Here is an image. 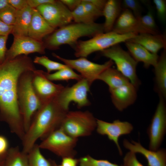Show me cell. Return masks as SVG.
Segmentation results:
<instances>
[{
  "instance_id": "cell-38",
  "label": "cell",
  "mask_w": 166,
  "mask_h": 166,
  "mask_svg": "<svg viewBox=\"0 0 166 166\" xmlns=\"http://www.w3.org/2000/svg\"><path fill=\"white\" fill-rule=\"evenodd\" d=\"M8 36H0V64L5 60L7 51L6 43Z\"/></svg>"
},
{
  "instance_id": "cell-8",
  "label": "cell",
  "mask_w": 166,
  "mask_h": 166,
  "mask_svg": "<svg viewBox=\"0 0 166 166\" xmlns=\"http://www.w3.org/2000/svg\"><path fill=\"white\" fill-rule=\"evenodd\" d=\"M77 141L78 138L69 136L59 128L42 140L38 146L41 149L49 151L62 158L74 157L77 153L75 148Z\"/></svg>"
},
{
  "instance_id": "cell-17",
  "label": "cell",
  "mask_w": 166,
  "mask_h": 166,
  "mask_svg": "<svg viewBox=\"0 0 166 166\" xmlns=\"http://www.w3.org/2000/svg\"><path fill=\"white\" fill-rule=\"evenodd\" d=\"M137 89L129 82L117 88L109 89L112 102L115 107L122 111L133 104L137 98Z\"/></svg>"
},
{
  "instance_id": "cell-16",
  "label": "cell",
  "mask_w": 166,
  "mask_h": 166,
  "mask_svg": "<svg viewBox=\"0 0 166 166\" xmlns=\"http://www.w3.org/2000/svg\"><path fill=\"white\" fill-rule=\"evenodd\" d=\"M123 144L124 148L130 151L142 155L147 161V166H166V151L165 149H159L156 151L148 150L139 142L132 140L130 143L126 139L123 140Z\"/></svg>"
},
{
  "instance_id": "cell-11",
  "label": "cell",
  "mask_w": 166,
  "mask_h": 166,
  "mask_svg": "<svg viewBox=\"0 0 166 166\" xmlns=\"http://www.w3.org/2000/svg\"><path fill=\"white\" fill-rule=\"evenodd\" d=\"M166 131V107L165 99L159 96L158 103L147 130L150 141L149 150L156 151L159 149Z\"/></svg>"
},
{
  "instance_id": "cell-28",
  "label": "cell",
  "mask_w": 166,
  "mask_h": 166,
  "mask_svg": "<svg viewBox=\"0 0 166 166\" xmlns=\"http://www.w3.org/2000/svg\"><path fill=\"white\" fill-rule=\"evenodd\" d=\"M40 150L38 144H35L28 153L30 166H56L55 162L45 157Z\"/></svg>"
},
{
  "instance_id": "cell-18",
  "label": "cell",
  "mask_w": 166,
  "mask_h": 166,
  "mask_svg": "<svg viewBox=\"0 0 166 166\" xmlns=\"http://www.w3.org/2000/svg\"><path fill=\"white\" fill-rule=\"evenodd\" d=\"M112 31L120 34L143 33L137 18L130 10L124 9L117 19Z\"/></svg>"
},
{
  "instance_id": "cell-20",
  "label": "cell",
  "mask_w": 166,
  "mask_h": 166,
  "mask_svg": "<svg viewBox=\"0 0 166 166\" xmlns=\"http://www.w3.org/2000/svg\"><path fill=\"white\" fill-rule=\"evenodd\" d=\"M55 30L48 23L36 9H34L28 31L29 37L42 41L44 38Z\"/></svg>"
},
{
  "instance_id": "cell-25",
  "label": "cell",
  "mask_w": 166,
  "mask_h": 166,
  "mask_svg": "<svg viewBox=\"0 0 166 166\" xmlns=\"http://www.w3.org/2000/svg\"><path fill=\"white\" fill-rule=\"evenodd\" d=\"M97 80L107 84L109 89H114L130 82L128 78L117 69L112 67L103 71L99 76Z\"/></svg>"
},
{
  "instance_id": "cell-10",
  "label": "cell",
  "mask_w": 166,
  "mask_h": 166,
  "mask_svg": "<svg viewBox=\"0 0 166 166\" xmlns=\"http://www.w3.org/2000/svg\"><path fill=\"white\" fill-rule=\"evenodd\" d=\"M52 55L68 67L79 72L82 77L86 79L91 85L94 81L97 80L99 76L103 71L112 67L114 63L110 59L104 64H99L93 62L85 57L70 59L63 58L55 53H53Z\"/></svg>"
},
{
  "instance_id": "cell-5",
  "label": "cell",
  "mask_w": 166,
  "mask_h": 166,
  "mask_svg": "<svg viewBox=\"0 0 166 166\" xmlns=\"http://www.w3.org/2000/svg\"><path fill=\"white\" fill-rule=\"evenodd\" d=\"M138 34H120L113 31L97 34L90 39L78 40L73 47L77 57L86 58L97 51H102L114 45L129 40Z\"/></svg>"
},
{
  "instance_id": "cell-14",
  "label": "cell",
  "mask_w": 166,
  "mask_h": 166,
  "mask_svg": "<svg viewBox=\"0 0 166 166\" xmlns=\"http://www.w3.org/2000/svg\"><path fill=\"white\" fill-rule=\"evenodd\" d=\"M96 128L98 133L107 136L110 140L115 143L120 155H122V152L119 143V138L121 136L130 133L133 129L132 125L128 122L119 120L110 123L97 119Z\"/></svg>"
},
{
  "instance_id": "cell-31",
  "label": "cell",
  "mask_w": 166,
  "mask_h": 166,
  "mask_svg": "<svg viewBox=\"0 0 166 166\" xmlns=\"http://www.w3.org/2000/svg\"><path fill=\"white\" fill-rule=\"evenodd\" d=\"M80 166H123L113 163L106 160H98L87 155L79 159Z\"/></svg>"
},
{
  "instance_id": "cell-40",
  "label": "cell",
  "mask_w": 166,
  "mask_h": 166,
  "mask_svg": "<svg viewBox=\"0 0 166 166\" xmlns=\"http://www.w3.org/2000/svg\"><path fill=\"white\" fill-rule=\"evenodd\" d=\"M9 4L17 10H20L28 6L27 0H7Z\"/></svg>"
},
{
  "instance_id": "cell-4",
  "label": "cell",
  "mask_w": 166,
  "mask_h": 166,
  "mask_svg": "<svg viewBox=\"0 0 166 166\" xmlns=\"http://www.w3.org/2000/svg\"><path fill=\"white\" fill-rule=\"evenodd\" d=\"M34 71L23 73L19 78L18 84V101L25 133L29 127L34 115L42 105L32 85Z\"/></svg>"
},
{
  "instance_id": "cell-13",
  "label": "cell",
  "mask_w": 166,
  "mask_h": 166,
  "mask_svg": "<svg viewBox=\"0 0 166 166\" xmlns=\"http://www.w3.org/2000/svg\"><path fill=\"white\" fill-rule=\"evenodd\" d=\"M45 72L37 70L33 72L32 85L42 104L55 97L64 87L61 84L53 83L48 79Z\"/></svg>"
},
{
  "instance_id": "cell-7",
  "label": "cell",
  "mask_w": 166,
  "mask_h": 166,
  "mask_svg": "<svg viewBox=\"0 0 166 166\" xmlns=\"http://www.w3.org/2000/svg\"><path fill=\"white\" fill-rule=\"evenodd\" d=\"M101 53L102 56L112 61L115 64L117 70L137 88L140 84L136 73L138 63L128 52L118 44L101 51Z\"/></svg>"
},
{
  "instance_id": "cell-22",
  "label": "cell",
  "mask_w": 166,
  "mask_h": 166,
  "mask_svg": "<svg viewBox=\"0 0 166 166\" xmlns=\"http://www.w3.org/2000/svg\"><path fill=\"white\" fill-rule=\"evenodd\" d=\"M34 9L28 6L22 10H17L15 22L11 33L14 37L28 36Z\"/></svg>"
},
{
  "instance_id": "cell-2",
  "label": "cell",
  "mask_w": 166,
  "mask_h": 166,
  "mask_svg": "<svg viewBox=\"0 0 166 166\" xmlns=\"http://www.w3.org/2000/svg\"><path fill=\"white\" fill-rule=\"evenodd\" d=\"M69 111L60 105L54 98L44 103L33 116L22 139V151L28 154L39 139L42 140L60 128Z\"/></svg>"
},
{
  "instance_id": "cell-21",
  "label": "cell",
  "mask_w": 166,
  "mask_h": 166,
  "mask_svg": "<svg viewBox=\"0 0 166 166\" xmlns=\"http://www.w3.org/2000/svg\"><path fill=\"white\" fill-rule=\"evenodd\" d=\"M125 45L129 53L138 63L142 62L145 68L151 66L154 67L156 64L159 58L157 54L152 53L141 45L129 41L125 42Z\"/></svg>"
},
{
  "instance_id": "cell-15",
  "label": "cell",
  "mask_w": 166,
  "mask_h": 166,
  "mask_svg": "<svg viewBox=\"0 0 166 166\" xmlns=\"http://www.w3.org/2000/svg\"><path fill=\"white\" fill-rule=\"evenodd\" d=\"M45 49L43 41L28 36L14 37L13 43L6 51L5 59H12L20 55H27L34 53L44 54Z\"/></svg>"
},
{
  "instance_id": "cell-33",
  "label": "cell",
  "mask_w": 166,
  "mask_h": 166,
  "mask_svg": "<svg viewBox=\"0 0 166 166\" xmlns=\"http://www.w3.org/2000/svg\"><path fill=\"white\" fill-rule=\"evenodd\" d=\"M16 13L17 10L9 4L0 10V19L7 25L13 26Z\"/></svg>"
},
{
  "instance_id": "cell-34",
  "label": "cell",
  "mask_w": 166,
  "mask_h": 166,
  "mask_svg": "<svg viewBox=\"0 0 166 166\" xmlns=\"http://www.w3.org/2000/svg\"><path fill=\"white\" fill-rule=\"evenodd\" d=\"M121 5L124 9L130 10L137 18L142 15V9L140 2L136 0H124Z\"/></svg>"
},
{
  "instance_id": "cell-1",
  "label": "cell",
  "mask_w": 166,
  "mask_h": 166,
  "mask_svg": "<svg viewBox=\"0 0 166 166\" xmlns=\"http://www.w3.org/2000/svg\"><path fill=\"white\" fill-rule=\"evenodd\" d=\"M36 69L31 58L25 55L5 59L0 64V119L21 140L25 131L18 101V82L23 73Z\"/></svg>"
},
{
  "instance_id": "cell-44",
  "label": "cell",
  "mask_w": 166,
  "mask_h": 166,
  "mask_svg": "<svg viewBox=\"0 0 166 166\" xmlns=\"http://www.w3.org/2000/svg\"><path fill=\"white\" fill-rule=\"evenodd\" d=\"M79 159L73 157H66L62 158L61 165L62 166H77Z\"/></svg>"
},
{
  "instance_id": "cell-43",
  "label": "cell",
  "mask_w": 166,
  "mask_h": 166,
  "mask_svg": "<svg viewBox=\"0 0 166 166\" xmlns=\"http://www.w3.org/2000/svg\"><path fill=\"white\" fill-rule=\"evenodd\" d=\"M13 26H10L4 23L0 19V36H9L11 34Z\"/></svg>"
},
{
  "instance_id": "cell-46",
  "label": "cell",
  "mask_w": 166,
  "mask_h": 166,
  "mask_svg": "<svg viewBox=\"0 0 166 166\" xmlns=\"http://www.w3.org/2000/svg\"><path fill=\"white\" fill-rule=\"evenodd\" d=\"M9 4L7 0H0V10Z\"/></svg>"
},
{
  "instance_id": "cell-37",
  "label": "cell",
  "mask_w": 166,
  "mask_h": 166,
  "mask_svg": "<svg viewBox=\"0 0 166 166\" xmlns=\"http://www.w3.org/2000/svg\"><path fill=\"white\" fill-rule=\"evenodd\" d=\"M123 166H144L137 160L136 153L131 151L127 153L123 159Z\"/></svg>"
},
{
  "instance_id": "cell-47",
  "label": "cell",
  "mask_w": 166,
  "mask_h": 166,
  "mask_svg": "<svg viewBox=\"0 0 166 166\" xmlns=\"http://www.w3.org/2000/svg\"><path fill=\"white\" fill-rule=\"evenodd\" d=\"M4 159L0 157V166H2Z\"/></svg>"
},
{
  "instance_id": "cell-39",
  "label": "cell",
  "mask_w": 166,
  "mask_h": 166,
  "mask_svg": "<svg viewBox=\"0 0 166 166\" xmlns=\"http://www.w3.org/2000/svg\"><path fill=\"white\" fill-rule=\"evenodd\" d=\"M9 148L7 139L5 136L0 135V157L5 158Z\"/></svg>"
},
{
  "instance_id": "cell-6",
  "label": "cell",
  "mask_w": 166,
  "mask_h": 166,
  "mask_svg": "<svg viewBox=\"0 0 166 166\" xmlns=\"http://www.w3.org/2000/svg\"><path fill=\"white\" fill-rule=\"evenodd\" d=\"M97 126V119L88 111H69L60 127L69 136L78 138L89 136Z\"/></svg>"
},
{
  "instance_id": "cell-23",
  "label": "cell",
  "mask_w": 166,
  "mask_h": 166,
  "mask_svg": "<svg viewBox=\"0 0 166 166\" xmlns=\"http://www.w3.org/2000/svg\"><path fill=\"white\" fill-rule=\"evenodd\" d=\"M121 2L118 0H107L102 10L105 21L103 24L104 33L112 31L115 23L121 12Z\"/></svg>"
},
{
  "instance_id": "cell-3",
  "label": "cell",
  "mask_w": 166,
  "mask_h": 166,
  "mask_svg": "<svg viewBox=\"0 0 166 166\" xmlns=\"http://www.w3.org/2000/svg\"><path fill=\"white\" fill-rule=\"evenodd\" d=\"M104 33L103 23L90 24L71 22L55 29L45 38L43 42L45 48L56 50L63 45L73 47L78 39L83 37H92Z\"/></svg>"
},
{
  "instance_id": "cell-24",
  "label": "cell",
  "mask_w": 166,
  "mask_h": 166,
  "mask_svg": "<svg viewBox=\"0 0 166 166\" xmlns=\"http://www.w3.org/2000/svg\"><path fill=\"white\" fill-rule=\"evenodd\" d=\"M166 49L159 57L156 65L154 67L156 90L159 96L166 98Z\"/></svg>"
},
{
  "instance_id": "cell-42",
  "label": "cell",
  "mask_w": 166,
  "mask_h": 166,
  "mask_svg": "<svg viewBox=\"0 0 166 166\" xmlns=\"http://www.w3.org/2000/svg\"><path fill=\"white\" fill-rule=\"evenodd\" d=\"M60 0L71 12L75 9L81 2V0Z\"/></svg>"
},
{
  "instance_id": "cell-48",
  "label": "cell",
  "mask_w": 166,
  "mask_h": 166,
  "mask_svg": "<svg viewBox=\"0 0 166 166\" xmlns=\"http://www.w3.org/2000/svg\"><path fill=\"white\" fill-rule=\"evenodd\" d=\"M56 166H62L61 165H56Z\"/></svg>"
},
{
  "instance_id": "cell-27",
  "label": "cell",
  "mask_w": 166,
  "mask_h": 166,
  "mask_svg": "<svg viewBox=\"0 0 166 166\" xmlns=\"http://www.w3.org/2000/svg\"><path fill=\"white\" fill-rule=\"evenodd\" d=\"M142 2L148 6L147 13L137 18L143 33L152 34H160L155 20L152 10L147 2L144 1Z\"/></svg>"
},
{
  "instance_id": "cell-19",
  "label": "cell",
  "mask_w": 166,
  "mask_h": 166,
  "mask_svg": "<svg viewBox=\"0 0 166 166\" xmlns=\"http://www.w3.org/2000/svg\"><path fill=\"white\" fill-rule=\"evenodd\" d=\"M138 44L150 52L157 54L160 50L166 49V40L164 35L141 33L136 34L128 41Z\"/></svg>"
},
{
  "instance_id": "cell-32",
  "label": "cell",
  "mask_w": 166,
  "mask_h": 166,
  "mask_svg": "<svg viewBox=\"0 0 166 166\" xmlns=\"http://www.w3.org/2000/svg\"><path fill=\"white\" fill-rule=\"evenodd\" d=\"M73 20L74 22L90 24L95 22L89 18L81 2L77 7L71 12Z\"/></svg>"
},
{
  "instance_id": "cell-12",
  "label": "cell",
  "mask_w": 166,
  "mask_h": 166,
  "mask_svg": "<svg viewBox=\"0 0 166 166\" xmlns=\"http://www.w3.org/2000/svg\"><path fill=\"white\" fill-rule=\"evenodd\" d=\"M36 9L52 27L56 29L71 22V12L61 0L44 4Z\"/></svg>"
},
{
  "instance_id": "cell-9",
  "label": "cell",
  "mask_w": 166,
  "mask_h": 166,
  "mask_svg": "<svg viewBox=\"0 0 166 166\" xmlns=\"http://www.w3.org/2000/svg\"><path fill=\"white\" fill-rule=\"evenodd\" d=\"M91 86L86 79L82 78L71 87H64L54 99L67 111L72 102L75 103L80 108L89 106L90 102L87 96Z\"/></svg>"
},
{
  "instance_id": "cell-29",
  "label": "cell",
  "mask_w": 166,
  "mask_h": 166,
  "mask_svg": "<svg viewBox=\"0 0 166 166\" xmlns=\"http://www.w3.org/2000/svg\"><path fill=\"white\" fill-rule=\"evenodd\" d=\"M44 73L46 78L51 81H68L71 79L78 81L83 78L80 74L76 73L68 66L53 73H49L45 72Z\"/></svg>"
},
{
  "instance_id": "cell-30",
  "label": "cell",
  "mask_w": 166,
  "mask_h": 166,
  "mask_svg": "<svg viewBox=\"0 0 166 166\" xmlns=\"http://www.w3.org/2000/svg\"><path fill=\"white\" fill-rule=\"evenodd\" d=\"M33 62L44 66L46 69L47 73H50L52 71H58L68 66L64 64L51 60L45 56H36Z\"/></svg>"
},
{
  "instance_id": "cell-35",
  "label": "cell",
  "mask_w": 166,
  "mask_h": 166,
  "mask_svg": "<svg viewBox=\"0 0 166 166\" xmlns=\"http://www.w3.org/2000/svg\"><path fill=\"white\" fill-rule=\"evenodd\" d=\"M86 12L93 22L99 17L103 16L102 11L95 6L88 0H81Z\"/></svg>"
},
{
  "instance_id": "cell-41",
  "label": "cell",
  "mask_w": 166,
  "mask_h": 166,
  "mask_svg": "<svg viewBox=\"0 0 166 166\" xmlns=\"http://www.w3.org/2000/svg\"><path fill=\"white\" fill-rule=\"evenodd\" d=\"M54 0H27L28 6L33 9H36L42 5L54 2Z\"/></svg>"
},
{
  "instance_id": "cell-26",
  "label": "cell",
  "mask_w": 166,
  "mask_h": 166,
  "mask_svg": "<svg viewBox=\"0 0 166 166\" xmlns=\"http://www.w3.org/2000/svg\"><path fill=\"white\" fill-rule=\"evenodd\" d=\"M2 166H30L28 154L15 146L10 148Z\"/></svg>"
},
{
  "instance_id": "cell-36",
  "label": "cell",
  "mask_w": 166,
  "mask_h": 166,
  "mask_svg": "<svg viewBox=\"0 0 166 166\" xmlns=\"http://www.w3.org/2000/svg\"><path fill=\"white\" fill-rule=\"evenodd\" d=\"M157 17L160 21L165 24L166 21V2L164 0H153Z\"/></svg>"
},
{
  "instance_id": "cell-45",
  "label": "cell",
  "mask_w": 166,
  "mask_h": 166,
  "mask_svg": "<svg viewBox=\"0 0 166 166\" xmlns=\"http://www.w3.org/2000/svg\"><path fill=\"white\" fill-rule=\"evenodd\" d=\"M97 8L102 11L107 0H88Z\"/></svg>"
}]
</instances>
